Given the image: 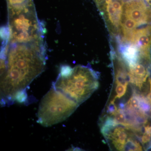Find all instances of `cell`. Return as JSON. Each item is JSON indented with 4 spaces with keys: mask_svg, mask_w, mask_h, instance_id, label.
Listing matches in <instances>:
<instances>
[{
    "mask_svg": "<svg viewBox=\"0 0 151 151\" xmlns=\"http://www.w3.org/2000/svg\"><path fill=\"white\" fill-rule=\"evenodd\" d=\"M44 42L9 43L2 50L1 62V97L2 104L25 97V90L41 74L46 63Z\"/></svg>",
    "mask_w": 151,
    "mask_h": 151,
    "instance_id": "6da1fadb",
    "label": "cell"
},
{
    "mask_svg": "<svg viewBox=\"0 0 151 151\" xmlns=\"http://www.w3.org/2000/svg\"><path fill=\"white\" fill-rule=\"evenodd\" d=\"M96 72L91 68L77 65L73 68L63 66L53 86L77 104L87 100L98 88Z\"/></svg>",
    "mask_w": 151,
    "mask_h": 151,
    "instance_id": "7a4b0ae2",
    "label": "cell"
},
{
    "mask_svg": "<svg viewBox=\"0 0 151 151\" xmlns=\"http://www.w3.org/2000/svg\"><path fill=\"white\" fill-rule=\"evenodd\" d=\"M8 36L7 43L43 42L45 30L37 16L35 6L8 11Z\"/></svg>",
    "mask_w": 151,
    "mask_h": 151,
    "instance_id": "3957f363",
    "label": "cell"
},
{
    "mask_svg": "<svg viewBox=\"0 0 151 151\" xmlns=\"http://www.w3.org/2000/svg\"><path fill=\"white\" fill-rule=\"evenodd\" d=\"M79 105L53 86L41 100L37 113L38 122L45 127L63 122Z\"/></svg>",
    "mask_w": 151,
    "mask_h": 151,
    "instance_id": "277c9868",
    "label": "cell"
},
{
    "mask_svg": "<svg viewBox=\"0 0 151 151\" xmlns=\"http://www.w3.org/2000/svg\"><path fill=\"white\" fill-rule=\"evenodd\" d=\"M126 0H103L96 5L111 35H119Z\"/></svg>",
    "mask_w": 151,
    "mask_h": 151,
    "instance_id": "5b68a950",
    "label": "cell"
},
{
    "mask_svg": "<svg viewBox=\"0 0 151 151\" xmlns=\"http://www.w3.org/2000/svg\"><path fill=\"white\" fill-rule=\"evenodd\" d=\"M123 17L131 19L142 26L151 23V9L144 0H126Z\"/></svg>",
    "mask_w": 151,
    "mask_h": 151,
    "instance_id": "8992f818",
    "label": "cell"
},
{
    "mask_svg": "<svg viewBox=\"0 0 151 151\" xmlns=\"http://www.w3.org/2000/svg\"><path fill=\"white\" fill-rule=\"evenodd\" d=\"M128 43L137 46L141 57L151 60V23L142 26L135 29Z\"/></svg>",
    "mask_w": 151,
    "mask_h": 151,
    "instance_id": "52a82bcc",
    "label": "cell"
},
{
    "mask_svg": "<svg viewBox=\"0 0 151 151\" xmlns=\"http://www.w3.org/2000/svg\"><path fill=\"white\" fill-rule=\"evenodd\" d=\"M8 11L16 10L34 6L33 0H6Z\"/></svg>",
    "mask_w": 151,
    "mask_h": 151,
    "instance_id": "ba28073f",
    "label": "cell"
},
{
    "mask_svg": "<svg viewBox=\"0 0 151 151\" xmlns=\"http://www.w3.org/2000/svg\"><path fill=\"white\" fill-rule=\"evenodd\" d=\"M124 150L142 151V147L139 141L132 138H129L127 140Z\"/></svg>",
    "mask_w": 151,
    "mask_h": 151,
    "instance_id": "9c48e42d",
    "label": "cell"
},
{
    "mask_svg": "<svg viewBox=\"0 0 151 151\" xmlns=\"http://www.w3.org/2000/svg\"><path fill=\"white\" fill-rule=\"evenodd\" d=\"M127 108L128 109L135 111H140L139 109V102L138 94H134L130 98L127 103Z\"/></svg>",
    "mask_w": 151,
    "mask_h": 151,
    "instance_id": "30bf717a",
    "label": "cell"
},
{
    "mask_svg": "<svg viewBox=\"0 0 151 151\" xmlns=\"http://www.w3.org/2000/svg\"><path fill=\"white\" fill-rule=\"evenodd\" d=\"M116 97L114 98V100L116 98H120L123 97L127 92V86L121 84H116Z\"/></svg>",
    "mask_w": 151,
    "mask_h": 151,
    "instance_id": "8fae6325",
    "label": "cell"
},
{
    "mask_svg": "<svg viewBox=\"0 0 151 151\" xmlns=\"http://www.w3.org/2000/svg\"><path fill=\"white\" fill-rule=\"evenodd\" d=\"M151 140V134L148 132H145L141 138V142L143 144H146L150 142Z\"/></svg>",
    "mask_w": 151,
    "mask_h": 151,
    "instance_id": "7c38bea8",
    "label": "cell"
},
{
    "mask_svg": "<svg viewBox=\"0 0 151 151\" xmlns=\"http://www.w3.org/2000/svg\"><path fill=\"white\" fill-rule=\"evenodd\" d=\"M147 5L151 9V0H144Z\"/></svg>",
    "mask_w": 151,
    "mask_h": 151,
    "instance_id": "4fadbf2b",
    "label": "cell"
},
{
    "mask_svg": "<svg viewBox=\"0 0 151 151\" xmlns=\"http://www.w3.org/2000/svg\"><path fill=\"white\" fill-rule=\"evenodd\" d=\"M150 92L147 95V98L151 103V89H150Z\"/></svg>",
    "mask_w": 151,
    "mask_h": 151,
    "instance_id": "5bb4252c",
    "label": "cell"
},
{
    "mask_svg": "<svg viewBox=\"0 0 151 151\" xmlns=\"http://www.w3.org/2000/svg\"><path fill=\"white\" fill-rule=\"evenodd\" d=\"M93 1L97 5V4H99V3H100L101 1H103V0H93Z\"/></svg>",
    "mask_w": 151,
    "mask_h": 151,
    "instance_id": "9a60e30c",
    "label": "cell"
}]
</instances>
